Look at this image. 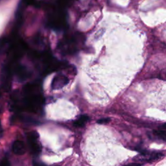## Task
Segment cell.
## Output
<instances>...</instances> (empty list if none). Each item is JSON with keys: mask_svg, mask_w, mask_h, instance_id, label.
Here are the masks:
<instances>
[{"mask_svg": "<svg viewBox=\"0 0 166 166\" xmlns=\"http://www.w3.org/2000/svg\"><path fill=\"white\" fill-rule=\"evenodd\" d=\"M3 1H4V0H0V3H2Z\"/></svg>", "mask_w": 166, "mask_h": 166, "instance_id": "8", "label": "cell"}, {"mask_svg": "<svg viewBox=\"0 0 166 166\" xmlns=\"http://www.w3.org/2000/svg\"><path fill=\"white\" fill-rule=\"evenodd\" d=\"M8 165H9V163H8V161H7V160H3L0 162V165L2 166H6Z\"/></svg>", "mask_w": 166, "mask_h": 166, "instance_id": "7", "label": "cell"}, {"mask_svg": "<svg viewBox=\"0 0 166 166\" xmlns=\"http://www.w3.org/2000/svg\"><path fill=\"white\" fill-rule=\"evenodd\" d=\"M89 117L86 115H83L80 116L76 121H74V125L77 127H82L84 126L86 122L88 121Z\"/></svg>", "mask_w": 166, "mask_h": 166, "instance_id": "4", "label": "cell"}, {"mask_svg": "<svg viewBox=\"0 0 166 166\" xmlns=\"http://www.w3.org/2000/svg\"><path fill=\"white\" fill-rule=\"evenodd\" d=\"M13 151L17 155H23L26 152V148L24 143L20 140H16L13 143Z\"/></svg>", "mask_w": 166, "mask_h": 166, "instance_id": "3", "label": "cell"}, {"mask_svg": "<svg viewBox=\"0 0 166 166\" xmlns=\"http://www.w3.org/2000/svg\"><path fill=\"white\" fill-rule=\"evenodd\" d=\"M165 128L154 130L153 134L157 138H158L159 139H162V140L163 141H165Z\"/></svg>", "mask_w": 166, "mask_h": 166, "instance_id": "5", "label": "cell"}, {"mask_svg": "<svg viewBox=\"0 0 166 166\" xmlns=\"http://www.w3.org/2000/svg\"><path fill=\"white\" fill-rule=\"evenodd\" d=\"M110 119L108 118H102L101 119H99L97 122H98V123L102 125V124L108 123V122H110Z\"/></svg>", "mask_w": 166, "mask_h": 166, "instance_id": "6", "label": "cell"}, {"mask_svg": "<svg viewBox=\"0 0 166 166\" xmlns=\"http://www.w3.org/2000/svg\"><path fill=\"white\" fill-rule=\"evenodd\" d=\"M163 154L161 153H147L146 151L143 152L140 155H139L136 160L139 162H148L158 160L163 157Z\"/></svg>", "mask_w": 166, "mask_h": 166, "instance_id": "2", "label": "cell"}, {"mask_svg": "<svg viewBox=\"0 0 166 166\" xmlns=\"http://www.w3.org/2000/svg\"><path fill=\"white\" fill-rule=\"evenodd\" d=\"M69 83V78L63 73H58L53 78L51 82V89L57 90L62 89Z\"/></svg>", "mask_w": 166, "mask_h": 166, "instance_id": "1", "label": "cell"}, {"mask_svg": "<svg viewBox=\"0 0 166 166\" xmlns=\"http://www.w3.org/2000/svg\"><path fill=\"white\" fill-rule=\"evenodd\" d=\"M0 96H1V93H0Z\"/></svg>", "mask_w": 166, "mask_h": 166, "instance_id": "9", "label": "cell"}]
</instances>
